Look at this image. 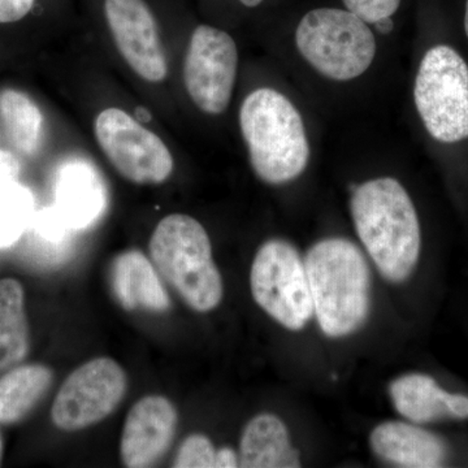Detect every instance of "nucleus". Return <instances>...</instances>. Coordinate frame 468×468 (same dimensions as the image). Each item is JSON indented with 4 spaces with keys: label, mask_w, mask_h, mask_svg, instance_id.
Listing matches in <instances>:
<instances>
[{
    "label": "nucleus",
    "mask_w": 468,
    "mask_h": 468,
    "mask_svg": "<svg viewBox=\"0 0 468 468\" xmlns=\"http://www.w3.org/2000/svg\"><path fill=\"white\" fill-rule=\"evenodd\" d=\"M20 171L21 165L16 156L0 149V181H16Z\"/></svg>",
    "instance_id": "nucleus-26"
},
{
    "label": "nucleus",
    "mask_w": 468,
    "mask_h": 468,
    "mask_svg": "<svg viewBox=\"0 0 468 468\" xmlns=\"http://www.w3.org/2000/svg\"><path fill=\"white\" fill-rule=\"evenodd\" d=\"M149 249L159 275L190 309L208 313L221 303L223 279L212 258L208 233L198 220L184 214L162 218Z\"/></svg>",
    "instance_id": "nucleus-4"
},
{
    "label": "nucleus",
    "mask_w": 468,
    "mask_h": 468,
    "mask_svg": "<svg viewBox=\"0 0 468 468\" xmlns=\"http://www.w3.org/2000/svg\"><path fill=\"white\" fill-rule=\"evenodd\" d=\"M354 15L367 24H375L381 18L392 17L401 5V0H343Z\"/></svg>",
    "instance_id": "nucleus-24"
},
{
    "label": "nucleus",
    "mask_w": 468,
    "mask_h": 468,
    "mask_svg": "<svg viewBox=\"0 0 468 468\" xmlns=\"http://www.w3.org/2000/svg\"><path fill=\"white\" fill-rule=\"evenodd\" d=\"M464 29H466L467 38H468V0L466 5V15H464Z\"/></svg>",
    "instance_id": "nucleus-30"
},
{
    "label": "nucleus",
    "mask_w": 468,
    "mask_h": 468,
    "mask_svg": "<svg viewBox=\"0 0 468 468\" xmlns=\"http://www.w3.org/2000/svg\"><path fill=\"white\" fill-rule=\"evenodd\" d=\"M394 408L415 424L440 419H468V397L449 393L426 374H408L389 387Z\"/></svg>",
    "instance_id": "nucleus-15"
},
{
    "label": "nucleus",
    "mask_w": 468,
    "mask_h": 468,
    "mask_svg": "<svg viewBox=\"0 0 468 468\" xmlns=\"http://www.w3.org/2000/svg\"><path fill=\"white\" fill-rule=\"evenodd\" d=\"M415 106L428 133L442 144L468 138V66L440 45L424 55L414 88Z\"/></svg>",
    "instance_id": "nucleus-6"
},
{
    "label": "nucleus",
    "mask_w": 468,
    "mask_h": 468,
    "mask_svg": "<svg viewBox=\"0 0 468 468\" xmlns=\"http://www.w3.org/2000/svg\"><path fill=\"white\" fill-rule=\"evenodd\" d=\"M239 126L255 175L270 185L291 183L309 165L310 144L303 120L284 94L261 88L239 110Z\"/></svg>",
    "instance_id": "nucleus-3"
},
{
    "label": "nucleus",
    "mask_w": 468,
    "mask_h": 468,
    "mask_svg": "<svg viewBox=\"0 0 468 468\" xmlns=\"http://www.w3.org/2000/svg\"><path fill=\"white\" fill-rule=\"evenodd\" d=\"M110 285L117 303L126 311L162 314L171 307L158 271L144 252L117 255L110 267Z\"/></svg>",
    "instance_id": "nucleus-14"
},
{
    "label": "nucleus",
    "mask_w": 468,
    "mask_h": 468,
    "mask_svg": "<svg viewBox=\"0 0 468 468\" xmlns=\"http://www.w3.org/2000/svg\"><path fill=\"white\" fill-rule=\"evenodd\" d=\"M245 7L254 8L258 7L263 0H239Z\"/></svg>",
    "instance_id": "nucleus-29"
},
{
    "label": "nucleus",
    "mask_w": 468,
    "mask_h": 468,
    "mask_svg": "<svg viewBox=\"0 0 468 468\" xmlns=\"http://www.w3.org/2000/svg\"><path fill=\"white\" fill-rule=\"evenodd\" d=\"M32 193L17 181H0V248H8L20 239L32 223Z\"/></svg>",
    "instance_id": "nucleus-21"
},
{
    "label": "nucleus",
    "mask_w": 468,
    "mask_h": 468,
    "mask_svg": "<svg viewBox=\"0 0 468 468\" xmlns=\"http://www.w3.org/2000/svg\"><path fill=\"white\" fill-rule=\"evenodd\" d=\"M239 467V454L230 448H221L217 451V461L215 468H236Z\"/></svg>",
    "instance_id": "nucleus-27"
},
{
    "label": "nucleus",
    "mask_w": 468,
    "mask_h": 468,
    "mask_svg": "<svg viewBox=\"0 0 468 468\" xmlns=\"http://www.w3.org/2000/svg\"><path fill=\"white\" fill-rule=\"evenodd\" d=\"M2 458H3V441H2V437H0V463H2Z\"/></svg>",
    "instance_id": "nucleus-31"
},
{
    "label": "nucleus",
    "mask_w": 468,
    "mask_h": 468,
    "mask_svg": "<svg viewBox=\"0 0 468 468\" xmlns=\"http://www.w3.org/2000/svg\"><path fill=\"white\" fill-rule=\"evenodd\" d=\"M94 133L111 165L131 183L160 185L171 177L175 162L167 144L125 111H101Z\"/></svg>",
    "instance_id": "nucleus-8"
},
{
    "label": "nucleus",
    "mask_w": 468,
    "mask_h": 468,
    "mask_svg": "<svg viewBox=\"0 0 468 468\" xmlns=\"http://www.w3.org/2000/svg\"><path fill=\"white\" fill-rule=\"evenodd\" d=\"M128 388L124 368L101 356L80 366L61 385L51 418L58 430L76 432L110 417L122 403Z\"/></svg>",
    "instance_id": "nucleus-9"
},
{
    "label": "nucleus",
    "mask_w": 468,
    "mask_h": 468,
    "mask_svg": "<svg viewBox=\"0 0 468 468\" xmlns=\"http://www.w3.org/2000/svg\"><path fill=\"white\" fill-rule=\"evenodd\" d=\"M104 187L94 168L84 162L68 163L57 180V208L72 229L90 226L104 208Z\"/></svg>",
    "instance_id": "nucleus-17"
},
{
    "label": "nucleus",
    "mask_w": 468,
    "mask_h": 468,
    "mask_svg": "<svg viewBox=\"0 0 468 468\" xmlns=\"http://www.w3.org/2000/svg\"><path fill=\"white\" fill-rule=\"evenodd\" d=\"M54 380L48 366L14 367L0 378V424H15L26 419L41 402Z\"/></svg>",
    "instance_id": "nucleus-18"
},
{
    "label": "nucleus",
    "mask_w": 468,
    "mask_h": 468,
    "mask_svg": "<svg viewBox=\"0 0 468 468\" xmlns=\"http://www.w3.org/2000/svg\"><path fill=\"white\" fill-rule=\"evenodd\" d=\"M69 229L72 228L55 207L45 208L34 215L26 232L30 254L43 261L60 257Z\"/></svg>",
    "instance_id": "nucleus-22"
},
{
    "label": "nucleus",
    "mask_w": 468,
    "mask_h": 468,
    "mask_svg": "<svg viewBox=\"0 0 468 468\" xmlns=\"http://www.w3.org/2000/svg\"><path fill=\"white\" fill-rule=\"evenodd\" d=\"M239 50L230 34L208 26L196 27L184 60V84L197 109L221 115L232 100Z\"/></svg>",
    "instance_id": "nucleus-10"
},
{
    "label": "nucleus",
    "mask_w": 468,
    "mask_h": 468,
    "mask_svg": "<svg viewBox=\"0 0 468 468\" xmlns=\"http://www.w3.org/2000/svg\"><path fill=\"white\" fill-rule=\"evenodd\" d=\"M0 120L12 146L24 154L33 155L41 146L43 115L41 110L24 92H0Z\"/></svg>",
    "instance_id": "nucleus-20"
},
{
    "label": "nucleus",
    "mask_w": 468,
    "mask_h": 468,
    "mask_svg": "<svg viewBox=\"0 0 468 468\" xmlns=\"http://www.w3.org/2000/svg\"><path fill=\"white\" fill-rule=\"evenodd\" d=\"M350 207L360 242L381 275L406 282L420 257L421 233L405 187L396 178L369 180L354 189Z\"/></svg>",
    "instance_id": "nucleus-1"
},
{
    "label": "nucleus",
    "mask_w": 468,
    "mask_h": 468,
    "mask_svg": "<svg viewBox=\"0 0 468 468\" xmlns=\"http://www.w3.org/2000/svg\"><path fill=\"white\" fill-rule=\"evenodd\" d=\"M369 442L378 458L397 467H442L448 458V446L441 437L403 421L378 424Z\"/></svg>",
    "instance_id": "nucleus-13"
},
{
    "label": "nucleus",
    "mask_w": 468,
    "mask_h": 468,
    "mask_svg": "<svg viewBox=\"0 0 468 468\" xmlns=\"http://www.w3.org/2000/svg\"><path fill=\"white\" fill-rule=\"evenodd\" d=\"M250 288L258 306L289 331H301L314 316L304 261L284 239L261 246L252 261Z\"/></svg>",
    "instance_id": "nucleus-7"
},
{
    "label": "nucleus",
    "mask_w": 468,
    "mask_h": 468,
    "mask_svg": "<svg viewBox=\"0 0 468 468\" xmlns=\"http://www.w3.org/2000/svg\"><path fill=\"white\" fill-rule=\"evenodd\" d=\"M295 43L310 66L335 81L362 76L377 55L374 33L349 9H313L302 18Z\"/></svg>",
    "instance_id": "nucleus-5"
},
{
    "label": "nucleus",
    "mask_w": 468,
    "mask_h": 468,
    "mask_svg": "<svg viewBox=\"0 0 468 468\" xmlns=\"http://www.w3.org/2000/svg\"><path fill=\"white\" fill-rule=\"evenodd\" d=\"M217 449L207 436L194 433L184 440L176 455V468H214Z\"/></svg>",
    "instance_id": "nucleus-23"
},
{
    "label": "nucleus",
    "mask_w": 468,
    "mask_h": 468,
    "mask_svg": "<svg viewBox=\"0 0 468 468\" xmlns=\"http://www.w3.org/2000/svg\"><path fill=\"white\" fill-rule=\"evenodd\" d=\"M29 346L23 285L15 279L0 280V372L23 362Z\"/></svg>",
    "instance_id": "nucleus-19"
},
{
    "label": "nucleus",
    "mask_w": 468,
    "mask_h": 468,
    "mask_svg": "<svg viewBox=\"0 0 468 468\" xmlns=\"http://www.w3.org/2000/svg\"><path fill=\"white\" fill-rule=\"evenodd\" d=\"M375 26H377L378 32L383 34H388L392 32L394 24L392 21V17H385L381 18L380 21H378V23H375Z\"/></svg>",
    "instance_id": "nucleus-28"
},
{
    "label": "nucleus",
    "mask_w": 468,
    "mask_h": 468,
    "mask_svg": "<svg viewBox=\"0 0 468 468\" xmlns=\"http://www.w3.org/2000/svg\"><path fill=\"white\" fill-rule=\"evenodd\" d=\"M36 0H0V24L16 23L30 14Z\"/></svg>",
    "instance_id": "nucleus-25"
},
{
    "label": "nucleus",
    "mask_w": 468,
    "mask_h": 468,
    "mask_svg": "<svg viewBox=\"0 0 468 468\" xmlns=\"http://www.w3.org/2000/svg\"><path fill=\"white\" fill-rule=\"evenodd\" d=\"M314 315L328 337H345L365 324L371 309V271L349 239H325L304 258Z\"/></svg>",
    "instance_id": "nucleus-2"
},
{
    "label": "nucleus",
    "mask_w": 468,
    "mask_h": 468,
    "mask_svg": "<svg viewBox=\"0 0 468 468\" xmlns=\"http://www.w3.org/2000/svg\"><path fill=\"white\" fill-rule=\"evenodd\" d=\"M177 420V410L165 397L147 396L135 403L126 417L120 442L124 466H155L174 442Z\"/></svg>",
    "instance_id": "nucleus-12"
},
{
    "label": "nucleus",
    "mask_w": 468,
    "mask_h": 468,
    "mask_svg": "<svg viewBox=\"0 0 468 468\" xmlns=\"http://www.w3.org/2000/svg\"><path fill=\"white\" fill-rule=\"evenodd\" d=\"M239 458V467L243 468L301 467L300 452L292 448L284 421L268 412L246 424Z\"/></svg>",
    "instance_id": "nucleus-16"
},
{
    "label": "nucleus",
    "mask_w": 468,
    "mask_h": 468,
    "mask_svg": "<svg viewBox=\"0 0 468 468\" xmlns=\"http://www.w3.org/2000/svg\"><path fill=\"white\" fill-rule=\"evenodd\" d=\"M104 15L117 50L135 75L151 84L165 81L167 58L149 5L144 0H106Z\"/></svg>",
    "instance_id": "nucleus-11"
}]
</instances>
